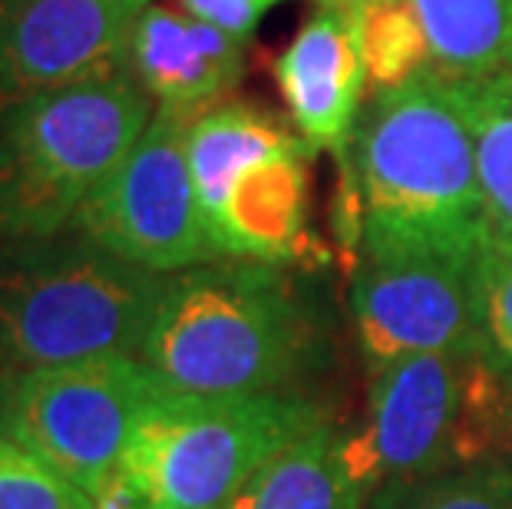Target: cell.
Segmentation results:
<instances>
[{
	"label": "cell",
	"mask_w": 512,
	"mask_h": 509,
	"mask_svg": "<svg viewBox=\"0 0 512 509\" xmlns=\"http://www.w3.org/2000/svg\"><path fill=\"white\" fill-rule=\"evenodd\" d=\"M370 93L427 80L437 63L413 0H370L354 7Z\"/></svg>",
	"instance_id": "obj_17"
},
{
	"label": "cell",
	"mask_w": 512,
	"mask_h": 509,
	"mask_svg": "<svg viewBox=\"0 0 512 509\" xmlns=\"http://www.w3.org/2000/svg\"><path fill=\"white\" fill-rule=\"evenodd\" d=\"M0 509H93V496L10 437L0 440Z\"/></svg>",
	"instance_id": "obj_19"
},
{
	"label": "cell",
	"mask_w": 512,
	"mask_h": 509,
	"mask_svg": "<svg viewBox=\"0 0 512 509\" xmlns=\"http://www.w3.org/2000/svg\"><path fill=\"white\" fill-rule=\"evenodd\" d=\"M324 354L321 321L285 265L215 258L166 275L139 357L185 394L301 387Z\"/></svg>",
	"instance_id": "obj_1"
},
{
	"label": "cell",
	"mask_w": 512,
	"mask_h": 509,
	"mask_svg": "<svg viewBox=\"0 0 512 509\" xmlns=\"http://www.w3.org/2000/svg\"><path fill=\"white\" fill-rule=\"evenodd\" d=\"M139 0H0V116L43 93L129 70Z\"/></svg>",
	"instance_id": "obj_11"
},
{
	"label": "cell",
	"mask_w": 512,
	"mask_h": 509,
	"mask_svg": "<svg viewBox=\"0 0 512 509\" xmlns=\"http://www.w3.org/2000/svg\"><path fill=\"white\" fill-rule=\"evenodd\" d=\"M473 281L486 351L512 377V245L489 235L473 262Z\"/></svg>",
	"instance_id": "obj_20"
},
{
	"label": "cell",
	"mask_w": 512,
	"mask_h": 509,
	"mask_svg": "<svg viewBox=\"0 0 512 509\" xmlns=\"http://www.w3.org/2000/svg\"><path fill=\"white\" fill-rule=\"evenodd\" d=\"M133 70L43 93L0 116V238H47L73 222L152 119Z\"/></svg>",
	"instance_id": "obj_4"
},
{
	"label": "cell",
	"mask_w": 512,
	"mask_h": 509,
	"mask_svg": "<svg viewBox=\"0 0 512 509\" xmlns=\"http://www.w3.org/2000/svg\"><path fill=\"white\" fill-rule=\"evenodd\" d=\"M189 123L192 113L156 106L133 153L76 209L67 229L156 275L215 262L185 149Z\"/></svg>",
	"instance_id": "obj_9"
},
{
	"label": "cell",
	"mask_w": 512,
	"mask_h": 509,
	"mask_svg": "<svg viewBox=\"0 0 512 509\" xmlns=\"http://www.w3.org/2000/svg\"><path fill=\"white\" fill-rule=\"evenodd\" d=\"M281 4H288V0H179V7L189 10L192 17L242 40H252L268 10Z\"/></svg>",
	"instance_id": "obj_21"
},
{
	"label": "cell",
	"mask_w": 512,
	"mask_h": 509,
	"mask_svg": "<svg viewBox=\"0 0 512 509\" xmlns=\"http://www.w3.org/2000/svg\"><path fill=\"white\" fill-rule=\"evenodd\" d=\"M93 509H149L143 493L136 490V483L119 470L100 493L93 496Z\"/></svg>",
	"instance_id": "obj_22"
},
{
	"label": "cell",
	"mask_w": 512,
	"mask_h": 509,
	"mask_svg": "<svg viewBox=\"0 0 512 509\" xmlns=\"http://www.w3.org/2000/svg\"><path fill=\"white\" fill-rule=\"evenodd\" d=\"M275 80L304 143L314 153L328 149L344 156L370 86L354 7L344 0H318L304 27L278 53Z\"/></svg>",
	"instance_id": "obj_12"
},
{
	"label": "cell",
	"mask_w": 512,
	"mask_h": 509,
	"mask_svg": "<svg viewBox=\"0 0 512 509\" xmlns=\"http://www.w3.org/2000/svg\"><path fill=\"white\" fill-rule=\"evenodd\" d=\"M205 235L219 258L298 265L318 242L308 232V166L298 129L252 103H215L185 136Z\"/></svg>",
	"instance_id": "obj_6"
},
{
	"label": "cell",
	"mask_w": 512,
	"mask_h": 509,
	"mask_svg": "<svg viewBox=\"0 0 512 509\" xmlns=\"http://www.w3.org/2000/svg\"><path fill=\"white\" fill-rule=\"evenodd\" d=\"M367 433L384 480L512 457V377L489 351L417 354L370 377Z\"/></svg>",
	"instance_id": "obj_7"
},
{
	"label": "cell",
	"mask_w": 512,
	"mask_h": 509,
	"mask_svg": "<svg viewBox=\"0 0 512 509\" xmlns=\"http://www.w3.org/2000/svg\"><path fill=\"white\" fill-rule=\"evenodd\" d=\"M162 285L70 229L0 238V354L20 371L139 354Z\"/></svg>",
	"instance_id": "obj_3"
},
{
	"label": "cell",
	"mask_w": 512,
	"mask_h": 509,
	"mask_svg": "<svg viewBox=\"0 0 512 509\" xmlns=\"http://www.w3.org/2000/svg\"><path fill=\"white\" fill-rule=\"evenodd\" d=\"M361 258L473 262L489 238L476 146L430 77L370 93L354 129Z\"/></svg>",
	"instance_id": "obj_2"
},
{
	"label": "cell",
	"mask_w": 512,
	"mask_h": 509,
	"mask_svg": "<svg viewBox=\"0 0 512 509\" xmlns=\"http://www.w3.org/2000/svg\"><path fill=\"white\" fill-rule=\"evenodd\" d=\"M367 509H512V457L384 480Z\"/></svg>",
	"instance_id": "obj_18"
},
{
	"label": "cell",
	"mask_w": 512,
	"mask_h": 509,
	"mask_svg": "<svg viewBox=\"0 0 512 509\" xmlns=\"http://www.w3.org/2000/svg\"><path fill=\"white\" fill-rule=\"evenodd\" d=\"M430 80L470 126L489 235L512 245V93L499 77H443L433 70Z\"/></svg>",
	"instance_id": "obj_15"
},
{
	"label": "cell",
	"mask_w": 512,
	"mask_h": 509,
	"mask_svg": "<svg viewBox=\"0 0 512 509\" xmlns=\"http://www.w3.org/2000/svg\"><path fill=\"white\" fill-rule=\"evenodd\" d=\"M328 420V407L301 387L225 397L166 387L139 417L119 470L149 509H222L265 463Z\"/></svg>",
	"instance_id": "obj_5"
},
{
	"label": "cell",
	"mask_w": 512,
	"mask_h": 509,
	"mask_svg": "<svg viewBox=\"0 0 512 509\" xmlns=\"http://www.w3.org/2000/svg\"><path fill=\"white\" fill-rule=\"evenodd\" d=\"M166 387L139 354L34 367L17 384L14 437L96 496L123 467L139 417Z\"/></svg>",
	"instance_id": "obj_8"
},
{
	"label": "cell",
	"mask_w": 512,
	"mask_h": 509,
	"mask_svg": "<svg viewBox=\"0 0 512 509\" xmlns=\"http://www.w3.org/2000/svg\"><path fill=\"white\" fill-rule=\"evenodd\" d=\"M443 77H496L512 63V0H413Z\"/></svg>",
	"instance_id": "obj_16"
},
{
	"label": "cell",
	"mask_w": 512,
	"mask_h": 509,
	"mask_svg": "<svg viewBox=\"0 0 512 509\" xmlns=\"http://www.w3.org/2000/svg\"><path fill=\"white\" fill-rule=\"evenodd\" d=\"M248 40L192 17L189 10L146 4L129 34V70L152 103L202 113L222 103L245 77Z\"/></svg>",
	"instance_id": "obj_13"
},
{
	"label": "cell",
	"mask_w": 512,
	"mask_h": 509,
	"mask_svg": "<svg viewBox=\"0 0 512 509\" xmlns=\"http://www.w3.org/2000/svg\"><path fill=\"white\" fill-rule=\"evenodd\" d=\"M139 4H152V0H139Z\"/></svg>",
	"instance_id": "obj_26"
},
{
	"label": "cell",
	"mask_w": 512,
	"mask_h": 509,
	"mask_svg": "<svg viewBox=\"0 0 512 509\" xmlns=\"http://www.w3.org/2000/svg\"><path fill=\"white\" fill-rule=\"evenodd\" d=\"M344 4H351V7H361V4H370V0H344Z\"/></svg>",
	"instance_id": "obj_25"
},
{
	"label": "cell",
	"mask_w": 512,
	"mask_h": 509,
	"mask_svg": "<svg viewBox=\"0 0 512 509\" xmlns=\"http://www.w3.org/2000/svg\"><path fill=\"white\" fill-rule=\"evenodd\" d=\"M20 367L10 357L0 354V440L14 437V407H17V384H20Z\"/></svg>",
	"instance_id": "obj_23"
},
{
	"label": "cell",
	"mask_w": 512,
	"mask_h": 509,
	"mask_svg": "<svg viewBox=\"0 0 512 509\" xmlns=\"http://www.w3.org/2000/svg\"><path fill=\"white\" fill-rule=\"evenodd\" d=\"M380 483L367 427L328 420L265 463L222 509H367Z\"/></svg>",
	"instance_id": "obj_14"
},
{
	"label": "cell",
	"mask_w": 512,
	"mask_h": 509,
	"mask_svg": "<svg viewBox=\"0 0 512 509\" xmlns=\"http://www.w3.org/2000/svg\"><path fill=\"white\" fill-rule=\"evenodd\" d=\"M473 262H450V258L357 262L351 281V318L370 377L403 357L486 351Z\"/></svg>",
	"instance_id": "obj_10"
},
{
	"label": "cell",
	"mask_w": 512,
	"mask_h": 509,
	"mask_svg": "<svg viewBox=\"0 0 512 509\" xmlns=\"http://www.w3.org/2000/svg\"><path fill=\"white\" fill-rule=\"evenodd\" d=\"M496 77H499V83H503V86H506V90L512 93V63H509V67H506L503 73H496Z\"/></svg>",
	"instance_id": "obj_24"
}]
</instances>
